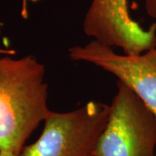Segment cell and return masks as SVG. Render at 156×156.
<instances>
[{
	"label": "cell",
	"instance_id": "3957f363",
	"mask_svg": "<svg viewBox=\"0 0 156 156\" xmlns=\"http://www.w3.org/2000/svg\"><path fill=\"white\" fill-rule=\"evenodd\" d=\"M93 156H156V117L122 81Z\"/></svg>",
	"mask_w": 156,
	"mask_h": 156
},
{
	"label": "cell",
	"instance_id": "9c48e42d",
	"mask_svg": "<svg viewBox=\"0 0 156 156\" xmlns=\"http://www.w3.org/2000/svg\"><path fill=\"white\" fill-rule=\"evenodd\" d=\"M30 1H32V2H37V1H38V0H30ZM25 2H26V0H23V15L24 14L23 12L25 11Z\"/></svg>",
	"mask_w": 156,
	"mask_h": 156
},
{
	"label": "cell",
	"instance_id": "277c9868",
	"mask_svg": "<svg viewBox=\"0 0 156 156\" xmlns=\"http://www.w3.org/2000/svg\"><path fill=\"white\" fill-rule=\"evenodd\" d=\"M83 27L88 37L124 54L140 55L156 46V23L142 28L129 14L128 0H92Z\"/></svg>",
	"mask_w": 156,
	"mask_h": 156
},
{
	"label": "cell",
	"instance_id": "ba28073f",
	"mask_svg": "<svg viewBox=\"0 0 156 156\" xmlns=\"http://www.w3.org/2000/svg\"><path fill=\"white\" fill-rule=\"evenodd\" d=\"M0 156H17L11 153H8V152H1L0 151Z\"/></svg>",
	"mask_w": 156,
	"mask_h": 156
},
{
	"label": "cell",
	"instance_id": "30bf717a",
	"mask_svg": "<svg viewBox=\"0 0 156 156\" xmlns=\"http://www.w3.org/2000/svg\"><path fill=\"white\" fill-rule=\"evenodd\" d=\"M0 31H1V26H0Z\"/></svg>",
	"mask_w": 156,
	"mask_h": 156
},
{
	"label": "cell",
	"instance_id": "7a4b0ae2",
	"mask_svg": "<svg viewBox=\"0 0 156 156\" xmlns=\"http://www.w3.org/2000/svg\"><path fill=\"white\" fill-rule=\"evenodd\" d=\"M110 111V105L94 101L72 111H52L37 141L18 156H92Z\"/></svg>",
	"mask_w": 156,
	"mask_h": 156
},
{
	"label": "cell",
	"instance_id": "5b68a950",
	"mask_svg": "<svg viewBox=\"0 0 156 156\" xmlns=\"http://www.w3.org/2000/svg\"><path fill=\"white\" fill-rule=\"evenodd\" d=\"M68 56L71 61L89 62L116 76L156 117V46L140 55L118 54L114 48L92 40L71 47Z\"/></svg>",
	"mask_w": 156,
	"mask_h": 156
},
{
	"label": "cell",
	"instance_id": "52a82bcc",
	"mask_svg": "<svg viewBox=\"0 0 156 156\" xmlns=\"http://www.w3.org/2000/svg\"><path fill=\"white\" fill-rule=\"evenodd\" d=\"M3 54V55H7V56H12L15 54V51L12 50H3V49H0V55Z\"/></svg>",
	"mask_w": 156,
	"mask_h": 156
},
{
	"label": "cell",
	"instance_id": "8fae6325",
	"mask_svg": "<svg viewBox=\"0 0 156 156\" xmlns=\"http://www.w3.org/2000/svg\"><path fill=\"white\" fill-rule=\"evenodd\" d=\"M92 156H93V155H92Z\"/></svg>",
	"mask_w": 156,
	"mask_h": 156
},
{
	"label": "cell",
	"instance_id": "8992f818",
	"mask_svg": "<svg viewBox=\"0 0 156 156\" xmlns=\"http://www.w3.org/2000/svg\"><path fill=\"white\" fill-rule=\"evenodd\" d=\"M145 10L147 14L156 23V0H145Z\"/></svg>",
	"mask_w": 156,
	"mask_h": 156
},
{
	"label": "cell",
	"instance_id": "6da1fadb",
	"mask_svg": "<svg viewBox=\"0 0 156 156\" xmlns=\"http://www.w3.org/2000/svg\"><path fill=\"white\" fill-rule=\"evenodd\" d=\"M51 113L44 65L32 56L0 58V151L18 156Z\"/></svg>",
	"mask_w": 156,
	"mask_h": 156
}]
</instances>
